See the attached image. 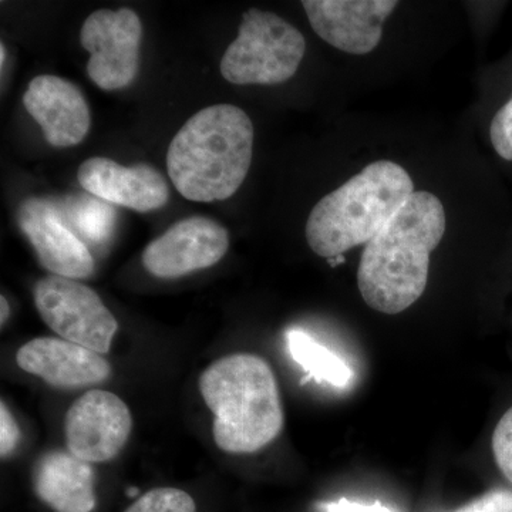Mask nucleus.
<instances>
[{
	"instance_id": "obj_23",
	"label": "nucleus",
	"mask_w": 512,
	"mask_h": 512,
	"mask_svg": "<svg viewBox=\"0 0 512 512\" xmlns=\"http://www.w3.org/2000/svg\"><path fill=\"white\" fill-rule=\"evenodd\" d=\"M325 512H393L383 504L375 503L372 505L353 503V501L340 498L335 503L325 504Z\"/></svg>"
},
{
	"instance_id": "obj_8",
	"label": "nucleus",
	"mask_w": 512,
	"mask_h": 512,
	"mask_svg": "<svg viewBox=\"0 0 512 512\" xmlns=\"http://www.w3.org/2000/svg\"><path fill=\"white\" fill-rule=\"evenodd\" d=\"M133 419L127 404L114 393L90 390L66 413L64 434L70 453L86 463L117 456L130 437Z\"/></svg>"
},
{
	"instance_id": "obj_25",
	"label": "nucleus",
	"mask_w": 512,
	"mask_h": 512,
	"mask_svg": "<svg viewBox=\"0 0 512 512\" xmlns=\"http://www.w3.org/2000/svg\"><path fill=\"white\" fill-rule=\"evenodd\" d=\"M328 262L332 266L343 264V262H345V256H343V255L335 256V258L328 259Z\"/></svg>"
},
{
	"instance_id": "obj_24",
	"label": "nucleus",
	"mask_w": 512,
	"mask_h": 512,
	"mask_svg": "<svg viewBox=\"0 0 512 512\" xmlns=\"http://www.w3.org/2000/svg\"><path fill=\"white\" fill-rule=\"evenodd\" d=\"M0 306H2V313H0V322H2V325H5L6 320H8L10 315V308L9 303L6 301L5 296H2L0 298Z\"/></svg>"
},
{
	"instance_id": "obj_3",
	"label": "nucleus",
	"mask_w": 512,
	"mask_h": 512,
	"mask_svg": "<svg viewBox=\"0 0 512 512\" xmlns=\"http://www.w3.org/2000/svg\"><path fill=\"white\" fill-rule=\"evenodd\" d=\"M200 390L215 416V443L225 453H255L281 434L284 410L278 383L262 357H222L202 373Z\"/></svg>"
},
{
	"instance_id": "obj_14",
	"label": "nucleus",
	"mask_w": 512,
	"mask_h": 512,
	"mask_svg": "<svg viewBox=\"0 0 512 512\" xmlns=\"http://www.w3.org/2000/svg\"><path fill=\"white\" fill-rule=\"evenodd\" d=\"M16 362L57 389H83L111 375L110 363L100 353L64 339L30 340L16 353Z\"/></svg>"
},
{
	"instance_id": "obj_5",
	"label": "nucleus",
	"mask_w": 512,
	"mask_h": 512,
	"mask_svg": "<svg viewBox=\"0 0 512 512\" xmlns=\"http://www.w3.org/2000/svg\"><path fill=\"white\" fill-rule=\"evenodd\" d=\"M305 37L271 12L249 9L237 39L221 60V74L232 84H279L298 72L305 56Z\"/></svg>"
},
{
	"instance_id": "obj_19",
	"label": "nucleus",
	"mask_w": 512,
	"mask_h": 512,
	"mask_svg": "<svg viewBox=\"0 0 512 512\" xmlns=\"http://www.w3.org/2000/svg\"><path fill=\"white\" fill-rule=\"evenodd\" d=\"M493 453L501 473L512 484V407L495 427Z\"/></svg>"
},
{
	"instance_id": "obj_18",
	"label": "nucleus",
	"mask_w": 512,
	"mask_h": 512,
	"mask_svg": "<svg viewBox=\"0 0 512 512\" xmlns=\"http://www.w3.org/2000/svg\"><path fill=\"white\" fill-rule=\"evenodd\" d=\"M124 512H197L190 494L171 487L154 488Z\"/></svg>"
},
{
	"instance_id": "obj_11",
	"label": "nucleus",
	"mask_w": 512,
	"mask_h": 512,
	"mask_svg": "<svg viewBox=\"0 0 512 512\" xmlns=\"http://www.w3.org/2000/svg\"><path fill=\"white\" fill-rule=\"evenodd\" d=\"M397 5L396 0L302 2L316 35L349 55H367L379 46L384 22Z\"/></svg>"
},
{
	"instance_id": "obj_1",
	"label": "nucleus",
	"mask_w": 512,
	"mask_h": 512,
	"mask_svg": "<svg viewBox=\"0 0 512 512\" xmlns=\"http://www.w3.org/2000/svg\"><path fill=\"white\" fill-rule=\"evenodd\" d=\"M444 232L446 211L439 198L429 191H414L363 249L357 286L367 305L397 315L419 301L429 281L431 252Z\"/></svg>"
},
{
	"instance_id": "obj_21",
	"label": "nucleus",
	"mask_w": 512,
	"mask_h": 512,
	"mask_svg": "<svg viewBox=\"0 0 512 512\" xmlns=\"http://www.w3.org/2000/svg\"><path fill=\"white\" fill-rule=\"evenodd\" d=\"M457 512H512V491H490Z\"/></svg>"
},
{
	"instance_id": "obj_17",
	"label": "nucleus",
	"mask_w": 512,
	"mask_h": 512,
	"mask_svg": "<svg viewBox=\"0 0 512 512\" xmlns=\"http://www.w3.org/2000/svg\"><path fill=\"white\" fill-rule=\"evenodd\" d=\"M60 210L67 225L84 244H106L116 227L117 214L113 205L94 195L67 198Z\"/></svg>"
},
{
	"instance_id": "obj_6",
	"label": "nucleus",
	"mask_w": 512,
	"mask_h": 512,
	"mask_svg": "<svg viewBox=\"0 0 512 512\" xmlns=\"http://www.w3.org/2000/svg\"><path fill=\"white\" fill-rule=\"evenodd\" d=\"M35 303L40 318L64 340L109 353L119 323L89 286L49 275L37 282Z\"/></svg>"
},
{
	"instance_id": "obj_22",
	"label": "nucleus",
	"mask_w": 512,
	"mask_h": 512,
	"mask_svg": "<svg viewBox=\"0 0 512 512\" xmlns=\"http://www.w3.org/2000/svg\"><path fill=\"white\" fill-rule=\"evenodd\" d=\"M20 439L18 423L13 419L6 404L2 402L0 406V454L2 457H8L15 451Z\"/></svg>"
},
{
	"instance_id": "obj_4",
	"label": "nucleus",
	"mask_w": 512,
	"mask_h": 512,
	"mask_svg": "<svg viewBox=\"0 0 512 512\" xmlns=\"http://www.w3.org/2000/svg\"><path fill=\"white\" fill-rule=\"evenodd\" d=\"M412 177L402 165L376 161L323 197L306 222V239L322 258L366 245L412 197Z\"/></svg>"
},
{
	"instance_id": "obj_10",
	"label": "nucleus",
	"mask_w": 512,
	"mask_h": 512,
	"mask_svg": "<svg viewBox=\"0 0 512 512\" xmlns=\"http://www.w3.org/2000/svg\"><path fill=\"white\" fill-rule=\"evenodd\" d=\"M18 222L35 248L40 264L52 275L76 281L94 274L92 252L67 225L60 205L43 198H30L20 205Z\"/></svg>"
},
{
	"instance_id": "obj_20",
	"label": "nucleus",
	"mask_w": 512,
	"mask_h": 512,
	"mask_svg": "<svg viewBox=\"0 0 512 512\" xmlns=\"http://www.w3.org/2000/svg\"><path fill=\"white\" fill-rule=\"evenodd\" d=\"M490 137L498 156L512 161V99L495 114L491 121Z\"/></svg>"
},
{
	"instance_id": "obj_7",
	"label": "nucleus",
	"mask_w": 512,
	"mask_h": 512,
	"mask_svg": "<svg viewBox=\"0 0 512 512\" xmlns=\"http://www.w3.org/2000/svg\"><path fill=\"white\" fill-rule=\"evenodd\" d=\"M143 26L134 10L100 9L84 22L80 42L90 53L87 74L106 92L124 89L140 69Z\"/></svg>"
},
{
	"instance_id": "obj_13",
	"label": "nucleus",
	"mask_w": 512,
	"mask_h": 512,
	"mask_svg": "<svg viewBox=\"0 0 512 512\" xmlns=\"http://www.w3.org/2000/svg\"><path fill=\"white\" fill-rule=\"evenodd\" d=\"M26 110L42 127L50 146L66 148L82 143L89 134L90 110L79 87L62 77L43 74L29 83Z\"/></svg>"
},
{
	"instance_id": "obj_16",
	"label": "nucleus",
	"mask_w": 512,
	"mask_h": 512,
	"mask_svg": "<svg viewBox=\"0 0 512 512\" xmlns=\"http://www.w3.org/2000/svg\"><path fill=\"white\" fill-rule=\"evenodd\" d=\"M286 342L293 360L316 382L342 389L352 380V369L346 365L345 360L320 345L303 330H289Z\"/></svg>"
},
{
	"instance_id": "obj_12",
	"label": "nucleus",
	"mask_w": 512,
	"mask_h": 512,
	"mask_svg": "<svg viewBox=\"0 0 512 512\" xmlns=\"http://www.w3.org/2000/svg\"><path fill=\"white\" fill-rule=\"evenodd\" d=\"M77 180L94 197L138 212L160 210L170 197L163 174L148 164L124 167L110 158L93 157L80 165Z\"/></svg>"
},
{
	"instance_id": "obj_15",
	"label": "nucleus",
	"mask_w": 512,
	"mask_h": 512,
	"mask_svg": "<svg viewBox=\"0 0 512 512\" xmlns=\"http://www.w3.org/2000/svg\"><path fill=\"white\" fill-rule=\"evenodd\" d=\"M37 497L55 512H92L96 508V476L90 463L70 451H52L35 468Z\"/></svg>"
},
{
	"instance_id": "obj_9",
	"label": "nucleus",
	"mask_w": 512,
	"mask_h": 512,
	"mask_svg": "<svg viewBox=\"0 0 512 512\" xmlns=\"http://www.w3.org/2000/svg\"><path fill=\"white\" fill-rule=\"evenodd\" d=\"M229 248L227 229L204 217L175 222L143 252V265L157 278H180L218 264Z\"/></svg>"
},
{
	"instance_id": "obj_2",
	"label": "nucleus",
	"mask_w": 512,
	"mask_h": 512,
	"mask_svg": "<svg viewBox=\"0 0 512 512\" xmlns=\"http://www.w3.org/2000/svg\"><path fill=\"white\" fill-rule=\"evenodd\" d=\"M254 126L244 110L217 104L198 111L175 134L167 153L174 187L190 201L228 200L247 178Z\"/></svg>"
}]
</instances>
